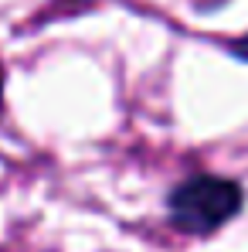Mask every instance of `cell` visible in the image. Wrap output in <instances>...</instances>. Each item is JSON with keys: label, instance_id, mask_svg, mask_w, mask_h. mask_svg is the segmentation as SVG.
Instances as JSON below:
<instances>
[{"label": "cell", "instance_id": "3957f363", "mask_svg": "<svg viewBox=\"0 0 248 252\" xmlns=\"http://www.w3.org/2000/svg\"><path fill=\"white\" fill-rule=\"evenodd\" d=\"M3 113H7V72L0 62V123H3Z\"/></svg>", "mask_w": 248, "mask_h": 252}, {"label": "cell", "instance_id": "7a4b0ae2", "mask_svg": "<svg viewBox=\"0 0 248 252\" xmlns=\"http://www.w3.org/2000/svg\"><path fill=\"white\" fill-rule=\"evenodd\" d=\"M224 51H228L235 62L248 65V31L242 34V38H231V41H224Z\"/></svg>", "mask_w": 248, "mask_h": 252}, {"label": "cell", "instance_id": "6da1fadb", "mask_svg": "<svg viewBox=\"0 0 248 252\" xmlns=\"http://www.w3.org/2000/svg\"><path fill=\"white\" fill-rule=\"evenodd\" d=\"M248 205V191L238 177L194 170L184 174L164 194L166 225L187 239H214Z\"/></svg>", "mask_w": 248, "mask_h": 252}, {"label": "cell", "instance_id": "277c9868", "mask_svg": "<svg viewBox=\"0 0 248 252\" xmlns=\"http://www.w3.org/2000/svg\"><path fill=\"white\" fill-rule=\"evenodd\" d=\"M51 3H65L68 10H85L88 3H95V0H51Z\"/></svg>", "mask_w": 248, "mask_h": 252}]
</instances>
